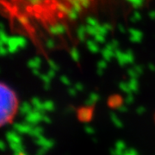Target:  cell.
Wrapping results in <instances>:
<instances>
[{
  "label": "cell",
  "instance_id": "cell-1",
  "mask_svg": "<svg viewBox=\"0 0 155 155\" xmlns=\"http://www.w3.org/2000/svg\"><path fill=\"white\" fill-rule=\"evenodd\" d=\"M18 110V98L15 91L0 82V127L11 123Z\"/></svg>",
  "mask_w": 155,
  "mask_h": 155
}]
</instances>
